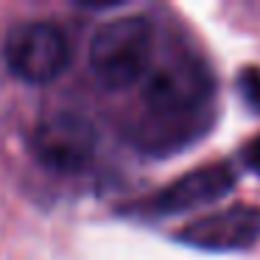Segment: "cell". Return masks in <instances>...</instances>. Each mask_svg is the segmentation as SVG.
<instances>
[{
    "label": "cell",
    "mask_w": 260,
    "mask_h": 260,
    "mask_svg": "<svg viewBox=\"0 0 260 260\" xmlns=\"http://www.w3.org/2000/svg\"><path fill=\"white\" fill-rule=\"evenodd\" d=\"M154 28L143 14L104 23L90 42V70L107 90H126L148 73Z\"/></svg>",
    "instance_id": "1"
},
{
    "label": "cell",
    "mask_w": 260,
    "mask_h": 260,
    "mask_svg": "<svg viewBox=\"0 0 260 260\" xmlns=\"http://www.w3.org/2000/svg\"><path fill=\"white\" fill-rule=\"evenodd\" d=\"M6 68L25 84H48L70 64V40L59 25L34 20L20 23L3 42Z\"/></svg>",
    "instance_id": "2"
},
{
    "label": "cell",
    "mask_w": 260,
    "mask_h": 260,
    "mask_svg": "<svg viewBox=\"0 0 260 260\" xmlns=\"http://www.w3.org/2000/svg\"><path fill=\"white\" fill-rule=\"evenodd\" d=\"M98 135L79 112L45 115L31 132V154L53 174H76L87 168L95 154Z\"/></svg>",
    "instance_id": "3"
},
{
    "label": "cell",
    "mask_w": 260,
    "mask_h": 260,
    "mask_svg": "<svg viewBox=\"0 0 260 260\" xmlns=\"http://www.w3.org/2000/svg\"><path fill=\"white\" fill-rule=\"evenodd\" d=\"M210 95V79L202 64L190 59H171L151 70L143 87V101L157 118H187L202 109Z\"/></svg>",
    "instance_id": "4"
},
{
    "label": "cell",
    "mask_w": 260,
    "mask_h": 260,
    "mask_svg": "<svg viewBox=\"0 0 260 260\" xmlns=\"http://www.w3.org/2000/svg\"><path fill=\"white\" fill-rule=\"evenodd\" d=\"M232 187H235V171L226 162H210V165H202V168L187 171L176 182L159 187L151 196L140 199L137 213L176 215V213L199 207V204H210L215 199H224Z\"/></svg>",
    "instance_id": "5"
},
{
    "label": "cell",
    "mask_w": 260,
    "mask_h": 260,
    "mask_svg": "<svg viewBox=\"0 0 260 260\" xmlns=\"http://www.w3.org/2000/svg\"><path fill=\"white\" fill-rule=\"evenodd\" d=\"M176 241L204 252H241L260 241V207L232 204L202 215L176 232Z\"/></svg>",
    "instance_id": "6"
},
{
    "label": "cell",
    "mask_w": 260,
    "mask_h": 260,
    "mask_svg": "<svg viewBox=\"0 0 260 260\" xmlns=\"http://www.w3.org/2000/svg\"><path fill=\"white\" fill-rule=\"evenodd\" d=\"M238 90L241 98L254 115H260V70L257 68H243L238 73Z\"/></svg>",
    "instance_id": "7"
},
{
    "label": "cell",
    "mask_w": 260,
    "mask_h": 260,
    "mask_svg": "<svg viewBox=\"0 0 260 260\" xmlns=\"http://www.w3.org/2000/svg\"><path fill=\"white\" fill-rule=\"evenodd\" d=\"M243 162H246L249 171H254V174L260 176V135L252 137V140L243 146Z\"/></svg>",
    "instance_id": "8"
}]
</instances>
